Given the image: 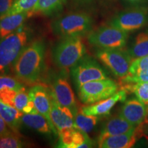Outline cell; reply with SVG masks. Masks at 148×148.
I'll list each match as a JSON object with an SVG mask.
<instances>
[{"mask_svg": "<svg viewBox=\"0 0 148 148\" xmlns=\"http://www.w3.org/2000/svg\"><path fill=\"white\" fill-rule=\"evenodd\" d=\"M86 51L82 37H63L52 49L53 63L60 69L67 71L86 54Z\"/></svg>", "mask_w": 148, "mask_h": 148, "instance_id": "obj_3", "label": "cell"}, {"mask_svg": "<svg viewBox=\"0 0 148 148\" xmlns=\"http://www.w3.org/2000/svg\"><path fill=\"white\" fill-rule=\"evenodd\" d=\"M137 138L135 130L125 134L98 138V145L101 148H130L136 143Z\"/></svg>", "mask_w": 148, "mask_h": 148, "instance_id": "obj_18", "label": "cell"}, {"mask_svg": "<svg viewBox=\"0 0 148 148\" xmlns=\"http://www.w3.org/2000/svg\"><path fill=\"white\" fill-rule=\"evenodd\" d=\"M80 1H82V0H80Z\"/></svg>", "mask_w": 148, "mask_h": 148, "instance_id": "obj_35", "label": "cell"}, {"mask_svg": "<svg viewBox=\"0 0 148 148\" xmlns=\"http://www.w3.org/2000/svg\"><path fill=\"white\" fill-rule=\"evenodd\" d=\"M12 106L18 109L23 114L38 113L34 102L29 95L28 90H26L25 87L16 91L12 101Z\"/></svg>", "mask_w": 148, "mask_h": 148, "instance_id": "obj_23", "label": "cell"}, {"mask_svg": "<svg viewBox=\"0 0 148 148\" xmlns=\"http://www.w3.org/2000/svg\"><path fill=\"white\" fill-rule=\"evenodd\" d=\"M136 125L132 124L121 115L114 116L107 120L103 125L99 137L125 134L134 131Z\"/></svg>", "mask_w": 148, "mask_h": 148, "instance_id": "obj_17", "label": "cell"}, {"mask_svg": "<svg viewBox=\"0 0 148 148\" xmlns=\"http://www.w3.org/2000/svg\"><path fill=\"white\" fill-rule=\"evenodd\" d=\"M99 119V116L86 115L83 114L80 109L74 115V123L75 127L84 131L87 134L93 130Z\"/></svg>", "mask_w": 148, "mask_h": 148, "instance_id": "obj_25", "label": "cell"}, {"mask_svg": "<svg viewBox=\"0 0 148 148\" xmlns=\"http://www.w3.org/2000/svg\"><path fill=\"white\" fill-rule=\"evenodd\" d=\"M27 18V12L5 15L0 17V38L16 32L23 26Z\"/></svg>", "mask_w": 148, "mask_h": 148, "instance_id": "obj_20", "label": "cell"}, {"mask_svg": "<svg viewBox=\"0 0 148 148\" xmlns=\"http://www.w3.org/2000/svg\"><path fill=\"white\" fill-rule=\"evenodd\" d=\"M57 147L88 148L93 147V142L87 133L77 127L64 129L58 132Z\"/></svg>", "mask_w": 148, "mask_h": 148, "instance_id": "obj_12", "label": "cell"}, {"mask_svg": "<svg viewBox=\"0 0 148 148\" xmlns=\"http://www.w3.org/2000/svg\"><path fill=\"white\" fill-rule=\"evenodd\" d=\"M135 134L136 138H140L141 137L145 138L148 140V121L145 120L143 123L137 125L135 129Z\"/></svg>", "mask_w": 148, "mask_h": 148, "instance_id": "obj_30", "label": "cell"}, {"mask_svg": "<svg viewBox=\"0 0 148 148\" xmlns=\"http://www.w3.org/2000/svg\"><path fill=\"white\" fill-rule=\"evenodd\" d=\"M126 4L132 7H147L148 0H123Z\"/></svg>", "mask_w": 148, "mask_h": 148, "instance_id": "obj_32", "label": "cell"}, {"mask_svg": "<svg viewBox=\"0 0 148 148\" xmlns=\"http://www.w3.org/2000/svg\"><path fill=\"white\" fill-rule=\"evenodd\" d=\"M92 27V18L85 12H73L55 19L51 24L53 33L60 38L82 37L88 34Z\"/></svg>", "mask_w": 148, "mask_h": 148, "instance_id": "obj_4", "label": "cell"}, {"mask_svg": "<svg viewBox=\"0 0 148 148\" xmlns=\"http://www.w3.org/2000/svg\"><path fill=\"white\" fill-rule=\"evenodd\" d=\"M147 117H146V121H148V106H147Z\"/></svg>", "mask_w": 148, "mask_h": 148, "instance_id": "obj_34", "label": "cell"}, {"mask_svg": "<svg viewBox=\"0 0 148 148\" xmlns=\"http://www.w3.org/2000/svg\"><path fill=\"white\" fill-rule=\"evenodd\" d=\"M70 73L76 89L86 82L109 78L106 70L95 59L87 55L72 66Z\"/></svg>", "mask_w": 148, "mask_h": 148, "instance_id": "obj_5", "label": "cell"}, {"mask_svg": "<svg viewBox=\"0 0 148 148\" xmlns=\"http://www.w3.org/2000/svg\"><path fill=\"white\" fill-rule=\"evenodd\" d=\"M50 92L57 102L61 106L69 108L75 115L78 111V108L75 95L68 79L67 72L62 70L56 74L51 81Z\"/></svg>", "mask_w": 148, "mask_h": 148, "instance_id": "obj_9", "label": "cell"}, {"mask_svg": "<svg viewBox=\"0 0 148 148\" xmlns=\"http://www.w3.org/2000/svg\"><path fill=\"white\" fill-rule=\"evenodd\" d=\"M147 21V7H134L114 16L109 22V25L129 32L145 26Z\"/></svg>", "mask_w": 148, "mask_h": 148, "instance_id": "obj_10", "label": "cell"}, {"mask_svg": "<svg viewBox=\"0 0 148 148\" xmlns=\"http://www.w3.org/2000/svg\"><path fill=\"white\" fill-rule=\"evenodd\" d=\"M23 113L18 109L0 101V115L7 125L14 132H19L22 124L21 117Z\"/></svg>", "mask_w": 148, "mask_h": 148, "instance_id": "obj_21", "label": "cell"}, {"mask_svg": "<svg viewBox=\"0 0 148 148\" xmlns=\"http://www.w3.org/2000/svg\"><path fill=\"white\" fill-rule=\"evenodd\" d=\"M128 33L117 27L108 25L101 26L88 34L90 45L100 49L123 48L126 44Z\"/></svg>", "mask_w": 148, "mask_h": 148, "instance_id": "obj_8", "label": "cell"}, {"mask_svg": "<svg viewBox=\"0 0 148 148\" xmlns=\"http://www.w3.org/2000/svg\"><path fill=\"white\" fill-rule=\"evenodd\" d=\"M50 90V89H49ZM51 93V92H50ZM51 119L58 133L64 129L75 127L74 115L69 108L61 106L51 95Z\"/></svg>", "mask_w": 148, "mask_h": 148, "instance_id": "obj_15", "label": "cell"}, {"mask_svg": "<svg viewBox=\"0 0 148 148\" xmlns=\"http://www.w3.org/2000/svg\"><path fill=\"white\" fill-rule=\"evenodd\" d=\"M38 0H14L12 8L5 15H10L22 12H28L38 3Z\"/></svg>", "mask_w": 148, "mask_h": 148, "instance_id": "obj_28", "label": "cell"}, {"mask_svg": "<svg viewBox=\"0 0 148 148\" xmlns=\"http://www.w3.org/2000/svg\"><path fill=\"white\" fill-rule=\"evenodd\" d=\"M12 132H13V131L11 130L10 128L8 129V126L5 123L4 120L2 119L1 115H0V136L10 134Z\"/></svg>", "mask_w": 148, "mask_h": 148, "instance_id": "obj_33", "label": "cell"}, {"mask_svg": "<svg viewBox=\"0 0 148 148\" xmlns=\"http://www.w3.org/2000/svg\"><path fill=\"white\" fill-rule=\"evenodd\" d=\"M14 2V0H0V17L10 10Z\"/></svg>", "mask_w": 148, "mask_h": 148, "instance_id": "obj_31", "label": "cell"}, {"mask_svg": "<svg viewBox=\"0 0 148 148\" xmlns=\"http://www.w3.org/2000/svg\"><path fill=\"white\" fill-rule=\"evenodd\" d=\"M28 92L38 113L42 114L48 120L55 135L58 136L51 119V95L49 88L41 84H35L29 88Z\"/></svg>", "mask_w": 148, "mask_h": 148, "instance_id": "obj_11", "label": "cell"}, {"mask_svg": "<svg viewBox=\"0 0 148 148\" xmlns=\"http://www.w3.org/2000/svg\"><path fill=\"white\" fill-rule=\"evenodd\" d=\"M121 88L126 91H132L140 101L148 106V82L126 84Z\"/></svg>", "mask_w": 148, "mask_h": 148, "instance_id": "obj_26", "label": "cell"}, {"mask_svg": "<svg viewBox=\"0 0 148 148\" xmlns=\"http://www.w3.org/2000/svg\"><path fill=\"white\" fill-rule=\"evenodd\" d=\"M25 88L24 84L16 77H13L6 75H0V90L3 88L18 90Z\"/></svg>", "mask_w": 148, "mask_h": 148, "instance_id": "obj_29", "label": "cell"}, {"mask_svg": "<svg viewBox=\"0 0 148 148\" xmlns=\"http://www.w3.org/2000/svg\"><path fill=\"white\" fill-rule=\"evenodd\" d=\"M121 80L124 84L148 82V56L132 60L128 73Z\"/></svg>", "mask_w": 148, "mask_h": 148, "instance_id": "obj_16", "label": "cell"}, {"mask_svg": "<svg viewBox=\"0 0 148 148\" xmlns=\"http://www.w3.org/2000/svg\"><path fill=\"white\" fill-rule=\"evenodd\" d=\"M31 38V33L23 26L8 36L0 38V75H6Z\"/></svg>", "mask_w": 148, "mask_h": 148, "instance_id": "obj_2", "label": "cell"}, {"mask_svg": "<svg viewBox=\"0 0 148 148\" xmlns=\"http://www.w3.org/2000/svg\"><path fill=\"white\" fill-rule=\"evenodd\" d=\"M127 51L132 60L148 56V32L139 33Z\"/></svg>", "mask_w": 148, "mask_h": 148, "instance_id": "obj_24", "label": "cell"}, {"mask_svg": "<svg viewBox=\"0 0 148 148\" xmlns=\"http://www.w3.org/2000/svg\"><path fill=\"white\" fill-rule=\"evenodd\" d=\"M96 58L119 78H123L128 73L132 58L127 50L123 48L100 49L95 53Z\"/></svg>", "mask_w": 148, "mask_h": 148, "instance_id": "obj_6", "label": "cell"}, {"mask_svg": "<svg viewBox=\"0 0 148 148\" xmlns=\"http://www.w3.org/2000/svg\"><path fill=\"white\" fill-rule=\"evenodd\" d=\"M119 90V85L110 78L91 81L85 83L77 89L81 102L91 104L107 99Z\"/></svg>", "mask_w": 148, "mask_h": 148, "instance_id": "obj_7", "label": "cell"}, {"mask_svg": "<svg viewBox=\"0 0 148 148\" xmlns=\"http://www.w3.org/2000/svg\"><path fill=\"white\" fill-rule=\"evenodd\" d=\"M147 114V106L138 98H131L125 101L119 112V115L136 126L145 121Z\"/></svg>", "mask_w": 148, "mask_h": 148, "instance_id": "obj_14", "label": "cell"}, {"mask_svg": "<svg viewBox=\"0 0 148 148\" xmlns=\"http://www.w3.org/2000/svg\"><path fill=\"white\" fill-rule=\"evenodd\" d=\"M26 146L25 140L18 133L12 132L0 136V148H22Z\"/></svg>", "mask_w": 148, "mask_h": 148, "instance_id": "obj_27", "label": "cell"}, {"mask_svg": "<svg viewBox=\"0 0 148 148\" xmlns=\"http://www.w3.org/2000/svg\"><path fill=\"white\" fill-rule=\"evenodd\" d=\"M127 91L123 88L118 90L113 95L107 99L99 101L91 104H86L80 108L81 112L86 115L102 116L110 114L111 109L119 101H125Z\"/></svg>", "mask_w": 148, "mask_h": 148, "instance_id": "obj_13", "label": "cell"}, {"mask_svg": "<svg viewBox=\"0 0 148 148\" xmlns=\"http://www.w3.org/2000/svg\"><path fill=\"white\" fill-rule=\"evenodd\" d=\"M21 121L22 124L40 134L47 136H50L52 134L55 135L48 120L42 114L38 112L23 114L21 117Z\"/></svg>", "mask_w": 148, "mask_h": 148, "instance_id": "obj_19", "label": "cell"}, {"mask_svg": "<svg viewBox=\"0 0 148 148\" xmlns=\"http://www.w3.org/2000/svg\"><path fill=\"white\" fill-rule=\"evenodd\" d=\"M66 0H38L32 10L27 12L28 18L34 16H51L62 8Z\"/></svg>", "mask_w": 148, "mask_h": 148, "instance_id": "obj_22", "label": "cell"}, {"mask_svg": "<svg viewBox=\"0 0 148 148\" xmlns=\"http://www.w3.org/2000/svg\"><path fill=\"white\" fill-rule=\"evenodd\" d=\"M46 52L45 42L42 39L29 42L14 63V73L24 84H34L41 78Z\"/></svg>", "mask_w": 148, "mask_h": 148, "instance_id": "obj_1", "label": "cell"}]
</instances>
